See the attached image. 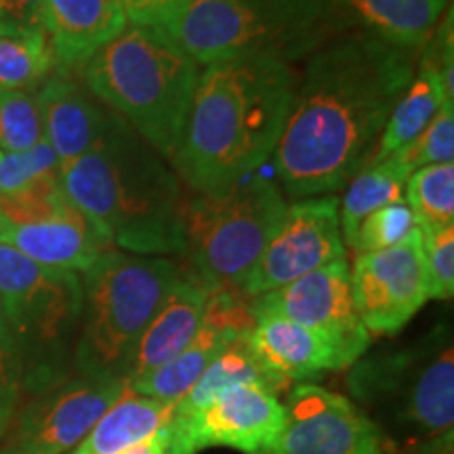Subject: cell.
I'll use <instances>...</instances> for the list:
<instances>
[{
    "mask_svg": "<svg viewBox=\"0 0 454 454\" xmlns=\"http://www.w3.org/2000/svg\"><path fill=\"white\" fill-rule=\"evenodd\" d=\"M417 53L371 34L348 32L303 57L274 150L286 194L314 198L349 184L411 84Z\"/></svg>",
    "mask_w": 454,
    "mask_h": 454,
    "instance_id": "cell-1",
    "label": "cell"
},
{
    "mask_svg": "<svg viewBox=\"0 0 454 454\" xmlns=\"http://www.w3.org/2000/svg\"><path fill=\"white\" fill-rule=\"evenodd\" d=\"M294 87L293 66L231 59L204 66L175 168L196 192H217L274 156Z\"/></svg>",
    "mask_w": 454,
    "mask_h": 454,
    "instance_id": "cell-2",
    "label": "cell"
},
{
    "mask_svg": "<svg viewBox=\"0 0 454 454\" xmlns=\"http://www.w3.org/2000/svg\"><path fill=\"white\" fill-rule=\"evenodd\" d=\"M59 185L107 247L141 257L185 253L177 175L116 114L93 150L59 168Z\"/></svg>",
    "mask_w": 454,
    "mask_h": 454,
    "instance_id": "cell-3",
    "label": "cell"
},
{
    "mask_svg": "<svg viewBox=\"0 0 454 454\" xmlns=\"http://www.w3.org/2000/svg\"><path fill=\"white\" fill-rule=\"evenodd\" d=\"M93 98L167 162L177 156L200 66L158 30L124 26L82 67Z\"/></svg>",
    "mask_w": 454,
    "mask_h": 454,
    "instance_id": "cell-4",
    "label": "cell"
},
{
    "mask_svg": "<svg viewBox=\"0 0 454 454\" xmlns=\"http://www.w3.org/2000/svg\"><path fill=\"white\" fill-rule=\"evenodd\" d=\"M158 32L200 67L231 59L291 66L331 38L326 0H192Z\"/></svg>",
    "mask_w": 454,
    "mask_h": 454,
    "instance_id": "cell-5",
    "label": "cell"
},
{
    "mask_svg": "<svg viewBox=\"0 0 454 454\" xmlns=\"http://www.w3.org/2000/svg\"><path fill=\"white\" fill-rule=\"evenodd\" d=\"M168 257L107 251L81 276L82 316L74 372L127 381L139 339L177 280Z\"/></svg>",
    "mask_w": 454,
    "mask_h": 454,
    "instance_id": "cell-6",
    "label": "cell"
},
{
    "mask_svg": "<svg viewBox=\"0 0 454 454\" xmlns=\"http://www.w3.org/2000/svg\"><path fill=\"white\" fill-rule=\"evenodd\" d=\"M0 305L24 372V397L70 377L82 316V282L0 242Z\"/></svg>",
    "mask_w": 454,
    "mask_h": 454,
    "instance_id": "cell-7",
    "label": "cell"
},
{
    "mask_svg": "<svg viewBox=\"0 0 454 454\" xmlns=\"http://www.w3.org/2000/svg\"><path fill=\"white\" fill-rule=\"evenodd\" d=\"M286 211L282 192L265 177L196 192L184 204L185 253L213 291H238Z\"/></svg>",
    "mask_w": 454,
    "mask_h": 454,
    "instance_id": "cell-8",
    "label": "cell"
},
{
    "mask_svg": "<svg viewBox=\"0 0 454 454\" xmlns=\"http://www.w3.org/2000/svg\"><path fill=\"white\" fill-rule=\"evenodd\" d=\"M349 387L408 431V446L454 435V348L446 326L411 348L357 360Z\"/></svg>",
    "mask_w": 454,
    "mask_h": 454,
    "instance_id": "cell-9",
    "label": "cell"
},
{
    "mask_svg": "<svg viewBox=\"0 0 454 454\" xmlns=\"http://www.w3.org/2000/svg\"><path fill=\"white\" fill-rule=\"evenodd\" d=\"M127 387L121 379L74 372L27 395L0 440V454H70Z\"/></svg>",
    "mask_w": 454,
    "mask_h": 454,
    "instance_id": "cell-10",
    "label": "cell"
},
{
    "mask_svg": "<svg viewBox=\"0 0 454 454\" xmlns=\"http://www.w3.org/2000/svg\"><path fill=\"white\" fill-rule=\"evenodd\" d=\"M253 317L280 316L309 328L337 354L340 368L354 366L371 348V333L362 325L351 294L348 259L317 268L286 286L248 301Z\"/></svg>",
    "mask_w": 454,
    "mask_h": 454,
    "instance_id": "cell-11",
    "label": "cell"
},
{
    "mask_svg": "<svg viewBox=\"0 0 454 454\" xmlns=\"http://www.w3.org/2000/svg\"><path fill=\"white\" fill-rule=\"evenodd\" d=\"M381 423L349 397L301 383L284 402V425L270 454H397Z\"/></svg>",
    "mask_w": 454,
    "mask_h": 454,
    "instance_id": "cell-12",
    "label": "cell"
},
{
    "mask_svg": "<svg viewBox=\"0 0 454 454\" xmlns=\"http://www.w3.org/2000/svg\"><path fill=\"white\" fill-rule=\"evenodd\" d=\"M284 425V402L263 379L236 383L185 421H170V454H198L223 446L242 454H270Z\"/></svg>",
    "mask_w": 454,
    "mask_h": 454,
    "instance_id": "cell-13",
    "label": "cell"
},
{
    "mask_svg": "<svg viewBox=\"0 0 454 454\" xmlns=\"http://www.w3.org/2000/svg\"><path fill=\"white\" fill-rule=\"evenodd\" d=\"M345 259V242L334 196L301 198L286 204L280 223L240 293L247 299L286 286L317 268Z\"/></svg>",
    "mask_w": 454,
    "mask_h": 454,
    "instance_id": "cell-14",
    "label": "cell"
},
{
    "mask_svg": "<svg viewBox=\"0 0 454 454\" xmlns=\"http://www.w3.org/2000/svg\"><path fill=\"white\" fill-rule=\"evenodd\" d=\"M349 276L356 311L371 337L402 331L429 301L421 231L385 251L356 254Z\"/></svg>",
    "mask_w": 454,
    "mask_h": 454,
    "instance_id": "cell-15",
    "label": "cell"
},
{
    "mask_svg": "<svg viewBox=\"0 0 454 454\" xmlns=\"http://www.w3.org/2000/svg\"><path fill=\"white\" fill-rule=\"evenodd\" d=\"M248 301L238 291H213L200 331L190 345L154 371L129 379V387L135 394L177 404L215 357L251 331L254 317Z\"/></svg>",
    "mask_w": 454,
    "mask_h": 454,
    "instance_id": "cell-16",
    "label": "cell"
},
{
    "mask_svg": "<svg viewBox=\"0 0 454 454\" xmlns=\"http://www.w3.org/2000/svg\"><path fill=\"white\" fill-rule=\"evenodd\" d=\"M244 343L261 377L276 391L291 383H309L325 372L343 371L337 354L325 339L280 316L254 317Z\"/></svg>",
    "mask_w": 454,
    "mask_h": 454,
    "instance_id": "cell-17",
    "label": "cell"
},
{
    "mask_svg": "<svg viewBox=\"0 0 454 454\" xmlns=\"http://www.w3.org/2000/svg\"><path fill=\"white\" fill-rule=\"evenodd\" d=\"M448 0H326L328 32L371 34L395 47L419 51L446 13Z\"/></svg>",
    "mask_w": 454,
    "mask_h": 454,
    "instance_id": "cell-18",
    "label": "cell"
},
{
    "mask_svg": "<svg viewBox=\"0 0 454 454\" xmlns=\"http://www.w3.org/2000/svg\"><path fill=\"white\" fill-rule=\"evenodd\" d=\"M124 26L122 0H44L43 30L55 67L64 74L82 67Z\"/></svg>",
    "mask_w": 454,
    "mask_h": 454,
    "instance_id": "cell-19",
    "label": "cell"
},
{
    "mask_svg": "<svg viewBox=\"0 0 454 454\" xmlns=\"http://www.w3.org/2000/svg\"><path fill=\"white\" fill-rule=\"evenodd\" d=\"M213 288L194 270H181L160 308L141 334L129 379L162 366L200 331ZM127 379V381H129Z\"/></svg>",
    "mask_w": 454,
    "mask_h": 454,
    "instance_id": "cell-20",
    "label": "cell"
},
{
    "mask_svg": "<svg viewBox=\"0 0 454 454\" xmlns=\"http://www.w3.org/2000/svg\"><path fill=\"white\" fill-rule=\"evenodd\" d=\"M0 242L11 244L15 251L43 268L78 276L93 268L95 261L112 248L76 208L61 217L26 225L0 221Z\"/></svg>",
    "mask_w": 454,
    "mask_h": 454,
    "instance_id": "cell-21",
    "label": "cell"
},
{
    "mask_svg": "<svg viewBox=\"0 0 454 454\" xmlns=\"http://www.w3.org/2000/svg\"><path fill=\"white\" fill-rule=\"evenodd\" d=\"M38 104L44 141L61 167L93 150L114 118V112L89 98L64 72L43 84Z\"/></svg>",
    "mask_w": 454,
    "mask_h": 454,
    "instance_id": "cell-22",
    "label": "cell"
},
{
    "mask_svg": "<svg viewBox=\"0 0 454 454\" xmlns=\"http://www.w3.org/2000/svg\"><path fill=\"white\" fill-rule=\"evenodd\" d=\"M173 414L175 404L135 394L127 385L70 454H124L168 427Z\"/></svg>",
    "mask_w": 454,
    "mask_h": 454,
    "instance_id": "cell-23",
    "label": "cell"
},
{
    "mask_svg": "<svg viewBox=\"0 0 454 454\" xmlns=\"http://www.w3.org/2000/svg\"><path fill=\"white\" fill-rule=\"evenodd\" d=\"M444 106H454V101L446 95L438 67L427 53H423L411 84L391 110L389 121L366 164L387 160L404 150L427 129V124Z\"/></svg>",
    "mask_w": 454,
    "mask_h": 454,
    "instance_id": "cell-24",
    "label": "cell"
},
{
    "mask_svg": "<svg viewBox=\"0 0 454 454\" xmlns=\"http://www.w3.org/2000/svg\"><path fill=\"white\" fill-rule=\"evenodd\" d=\"M408 177H411V170L397 154L387 158V160L366 164L357 170L349 179L339 208V223L345 247L354 238L357 225L368 215L404 198Z\"/></svg>",
    "mask_w": 454,
    "mask_h": 454,
    "instance_id": "cell-25",
    "label": "cell"
},
{
    "mask_svg": "<svg viewBox=\"0 0 454 454\" xmlns=\"http://www.w3.org/2000/svg\"><path fill=\"white\" fill-rule=\"evenodd\" d=\"M244 337L230 345L219 357H215L213 364L200 374V379L192 385V389L175 404L173 421H185V419L194 417L213 397H217L221 391L231 387V385L263 379L257 364H254L251 351L244 343Z\"/></svg>",
    "mask_w": 454,
    "mask_h": 454,
    "instance_id": "cell-26",
    "label": "cell"
},
{
    "mask_svg": "<svg viewBox=\"0 0 454 454\" xmlns=\"http://www.w3.org/2000/svg\"><path fill=\"white\" fill-rule=\"evenodd\" d=\"M404 200L419 227L454 225V162L412 170L404 185Z\"/></svg>",
    "mask_w": 454,
    "mask_h": 454,
    "instance_id": "cell-27",
    "label": "cell"
},
{
    "mask_svg": "<svg viewBox=\"0 0 454 454\" xmlns=\"http://www.w3.org/2000/svg\"><path fill=\"white\" fill-rule=\"evenodd\" d=\"M55 67L47 34L0 36V90L32 89Z\"/></svg>",
    "mask_w": 454,
    "mask_h": 454,
    "instance_id": "cell-28",
    "label": "cell"
},
{
    "mask_svg": "<svg viewBox=\"0 0 454 454\" xmlns=\"http://www.w3.org/2000/svg\"><path fill=\"white\" fill-rule=\"evenodd\" d=\"M44 141L38 93L32 89L0 90V150L24 152Z\"/></svg>",
    "mask_w": 454,
    "mask_h": 454,
    "instance_id": "cell-29",
    "label": "cell"
},
{
    "mask_svg": "<svg viewBox=\"0 0 454 454\" xmlns=\"http://www.w3.org/2000/svg\"><path fill=\"white\" fill-rule=\"evenodd\" d=\"M417 230V217H414L412 208L402 198V200L391 202L387 207L368 215L357 225L356 234L348 242V247L356 254L385 251V248L397 247V244L408 240Z\"/></svg>",
    "mask_w": 454,
    "mask_h": 454,
    "instance_id": "cell-30",
    "label": "cell"
},
{
    "mask_svg": "<svg viewBox=\"0 0 454 454\" xmlns=\"http://www.w3.org/2000/svg\"><path fill=\"white\" fill-rule=\"evenodd\" d=\"M61 164L47 141L24 152L0 150V196L15 194L44 179L59 177Z\"/></svg>",
    "mask_w": 454,
    "mask_h": 454,
    "instance_id": "cell-31",
    "label": "cell"
},
{
    "mask_svg": "<svg viewBox=\"0 0 454 454\" xmlns=\"http://www.w3.org/2000/svg\"><path fill=\"white\" fill-rule=\"evenodd\" d=\"M408 170L446 164L454 158V106H444L412 144L397 152Z\"/></svg>",
    "mask_w": 454,
    "mask_h": 454,
    "instance_id": "cell-32",
    "label": "cell"
},
{
    "mask_svg": "<svg viewBox=\"0 0 454 454\" xmlns=\"http://www.w3.org/2000/svg\"><path fill=\"white\" fill-rule=\"evenodd\" d=\"M425 270L429 280V299L450 301L454 294V225L419 227Z\"/></svg>",
    "mask_w": 454,
    "mask_h": 454,
    "instance_id": "cell-33",
    "label": "cell"
},
{
    "mask_svg": "<svg viewBox=\"0 0 454 454\" xmlns=\"http://www.w3.org/2000/svg\"><path fill=\"white\" fill-rule=\"evenodd\" d=\"M24 400V372L7 316L0 305V440L4 438Z\"/></svg>",
    "mask_w": 454,
    "mask_h": 454,
    "instance_id": "cell-34",
    "label": "cell"
},
{
    "mask_svg": "<svg viewBox=\"0 0 454 454\" xmlns=\"http://www.w3.org/2000/svg\"><path fill=\"white\" fill-rule=\"evenodd\" d=\"M192 0H122L127 24L160 30L177 17Z\"/></svg>",
    "mask_w": 454,
    "mask_h": 454,
    "instance_id": "cell-35",
    "label": "cell"
},
{
    "mask_svg": "<svg viewBox=\"0 0 454 454\" xmlns=\"http://www.w3.org/2000/svg\"><path fill=\"white\" fill-rule=\"evenodd\" d=\"M44 0H0V15L11 36L43 30Z\"/></svg>",
    "mask_w": 454,
    "mask_h": 454,
    "instance_id": "cell-36",
    "label": "cell"
},
{
    "mask_svg": "<svg viewBox=\"0 0 454 454\" xmlns=\"http://www.w3.org/2000/svg\"><path fill=\"white\" fill-rule=\"evenodd\" d=\"M170 425V423H168ZM124 454H170V440H168V427L158 431L154 438L141 442V444L133 446Z\"/></svg>",
    "mask_w": 454,
    "mask_h": 454,
    "instance_id": "cell-37",
    "label": "cell"
},
{
    "mask_svg": "<svg viewBox=\"0 0 454 454\" xmlns=\"http://www.w3.org/2000/svg\"><path fill=\"white\" fill-rule=\"evenodd\" d=\"M0 36H11V32L7 30V26H4L3 21V15H0Z\"/></svg>",
    "mask_w": 454,
    "mask_h": 454,
    "instance_id": "cell-38",
    "label": "cell"
}]
</instances>
